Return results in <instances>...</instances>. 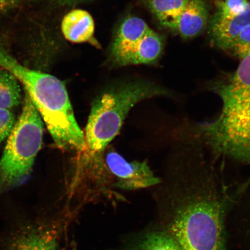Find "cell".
Returning a JSON list of instances; mask_svg holds the SVG:
<instances>
[{
	"label": "cell",
	"mask_w": 250,
	"mask_h": 250,
	"mask_svg": "<svg viewBox=\"0 0 250 250\" xmlns=\"http://www.w3.org/2000/svg\"><path fill=\"white\" fill-rule=\"evenodd\" d=\"M59 3H61L62 5H74L78 4V3L86 2L89 1V0H56Z\"/></svg>",
	"instance_id": "d6986e66"
},
{
	"label": "cell",
	"mask_w": 250,
	"mask_h": 250,
	"mask_svg": "<svg viewBox=\"0 0 250 250\" xmlns=\"http://www.w3.org/2000/svg\"><path fill=\"white\" fill-rule=\"evenodd\" d=\"M229 49L240 59L250 54V24L237 36Z\"/></svg>",
	"instance_id": "2e32d148"
},
{
	"label": "cell",
	"mask_w": 250,
	"mask_h": 250,
	"mask_svg": "<svg viewBox=\"0 0 250 250\" xmlns=\"http://www.w3.org/2000/svg\"><path fill=\"white\" fill-rule=\"evenodd\" d=\"M23 101L20 83L14 75L0 68V108L11 109Z\"/></svg>",
	"instance_id": "4fadbf2b"
},
{
	"label": "cell",
	"mask_w": 250,
	"mask_h": 250,
	"mask_svg": "<svg viewBox=\"0 0 250 250\" xmlns=\"http://www.w3.org/2000/svg\"><path fill=\"white\" fill-rule=\"evenodd\" d=\"M16 122L15 115L11 109L0 108V145L8 138Z\"/></svg>",
	"instance_id": "e0dca14e"
},
{
	"label": "cell",
	"mask_w": 250,
	"mask_h": 250,
	"mask_svg": "<svg viewBox=\"0 0 250 250\" xmlns=\"http://www.w3.org/2000/svg\"><path fill=\"white\" fill-rule=\"evenodd\" d=\"M23 0H0V13L14 8Z\"/></svg>",
	"instance_id": "ac0fdd59"
},
{
	"label": "cell",
	"mask_w": 250,
	"mask_h": 250,
	"mask_svg": "<svg viewBox=\"0 0 250 250\" xmlns=\"http://www.w3.org/2000/svg\"><path fill=\"white\" fill-rule=\"evenodd\" d=\"M170 90L146 81L122 84L101 94L93 103L85 130L86 150L93 156L104 151L117 135L134 105L156 96H171Z\"/></svg>",
	"instance_id": "3957f363"
},
{
	"label": "cell",
	"mask_w": 250,
	"mask_h": 250,
	"mask_svg": "<svg viewBox=\"0 0 250 250\" xmlns=\"http://www.w3.org/2000/svg\"><path fill=\"white\" fill-rule=\"evenodd\" d=\"M163 38L142 19L129 17L119 27L111 48V61L118 66L152 64L161 56Z\"/></svg>",
	"instance_id": "8992f818"
},
{
	"label": "cell",
	"mask_w": 250,
	"mask_h": 250,
	"mask_svg": "<svg viewBox=\"0 0 250 250\" xmlns=\"http://www.w3.org/2000/svg\"><path fill=\"white\" fill-rule=\"evenodd\" d=\"M250 24V2L246 10L233 17L214 15L210 21V34L212 42L219 48L229 49L234 40Z\"/></svg>",
	"instance_id": "30bf717a"
},
{
	"label": "cell",
	"mask_w": 250,
	"mask_h": 250,
	"mask_svg": "<svg viewBox=\"0 0 250 250\" xmlns=\"http://www.w3.org/2000/svg\"><path fill=\"white\" fill-rule=\"evenodd\" d=\"M248 0H216L217 11L215 15L221 17H233L242 14L249 5Z\"/></svg>",
	"instance_id": "9a60e30c"
},
{
	"label": "cell",
	"mask_w": 250,
	"mask_h": 250,
	"mask_svg": "<svg viewBox=\"0 0 250 250\" xmlns=\"http://www.w3.org/2000/svg\"><path fill=\"white\" fill-rule=\"evenodd\" d=\"M125 250H182L169 234L161 228L143 233Z\"/></svg>",
	"instance_id": "7c38bea8"
},
{
	"label": "cell",
	"mask_w": 250,
	"mask_h": 250,
	"mask_svg": "<svg viewBox=\"0 0 250 250\" xmlns=\"http://www.w3.org/2000/svg\"><path fill=\"white\" fill-rule=\"evenodd\" d=\"M190 0H146L150 11L159 22L165 26L180 13Z\"/></svg>",
	"instance_id": "5bb4252c"
},
{
	"label": "cell",
	"mask_w": 250,
	"mask_h": 250,
	"mask_svg": "<svg viewBox=\"0 0 250 250\" xmlns=\"http://www.w3.org/2000/svg\"><path fill=\"white\" fill-rule=\"evenodd\" d=\"M57 230L49 225L30 223L16 232L8 250H58Z\"/></svg>",
	"instance_id": "ba28073f"
},
{
	"label": "cell",
	"mask_w": 250,
	"mask_h": 250,
	"mask_svg": "<svg viewBox=\"0 0 250 250\" xmlns=\"http://www.w3.org/2000/svg\"><path fill=\"white\" fill-rule=\"evenodd\" d=\"M209 9L205 0H190L176 17L165 25L176 31L184 39L201 33L208 23Z\"/></svg>",
	"instance_id": "9c48e42d"
},
{
	"label": "cell",
	"mask_w": 250,
	"mask_h": 250,
	"mask_svg": "<svg viewBox=\"0 0 250 250\" xmlns=\"http://www.w3.org/2000/svg\"><path fill=\"white\" fill-rule=\"evenodd\" d=\"M104 162L108 173L115 181L112 186L117 188L137 190L161 183L146 162H128L113 150L106 153Z\"/></svg>",
	"instance_id": "52a82bcc"
},
{
	"label": "cell",
	"mask_w": 250,
	"mask_h": 250,
	"mask_svg": "<svg viewBox=\"0 0 250 250\" xmlns=\"http://www.w3.org/2000/svg\"><path fill=\"white\" fill-rule=\"evenodd\" d=\"M199 148L195 157L188 154L171 164L162 198V228L182 250H227L229 198Z\"/></svg>",
	"instance_id": "6da1fadb"
},
{
	"label": "cell",
	"mask_w": 250,
	"mask_h": 250,
	"mask_svg": "<svg viewBox=\"0 0 250 250\" xmlns=\"http://www.w3.org/2000/svg\"><path fill=\"white\" fill-rule=\"evenodd\" d=\"M62 31L69 42H88L95 32V23L91 15L82 9H75L65 16L62 22Z\"/></svg>",
	"instance_id": "8fae6325"
},
{
	"label": "cell",
	"mask_w": 250,
	"mask_h": 250,
	"mask_svg": "<svg viewBox=\"0 0 250 250\" xmlns=\"http://www.w3.org/2000/svg\"><path fill=\"white\" fill-rule=\"evenodd\" d=\"M24 93L21 114L0 159V194L27 182L42 145L43 122L29 96Z\"/></svg>",
	"instance_id": "5b68a950"
},
{
	"label": "cell",
	"mask_w": 250,
	"mask_h": 250,
	"mask_svg": "<svg viewBox=\"0 0 250 250\" xmlns=\"http://www.w3.org/2000/svg\"><path fill=\"white\" fill-rule=\"evenodd\" d=\"M211 88L223 108L214 121L197 125L195 138L214 154L250 166V67L240 62L232 75Z\"/></svg>",
	"instance_id": "7a4b0ae2"
},
{
	"label": "cell",
	"mask_w": 250,
	"mask_h": 250,
	"mask_svg": "<svg viewBox=\"0 0 250 250\" xmlns=\"http://www.w3.org/2000/svg\"><path fill=\"white\" fill-rule=\"evenodd\" d=\"M59 148L84 151L85 136L77 123L64 84L39 71L24 87Z\"/></svg>",
	"instance_id": "277c9868"
}]
</instances>
